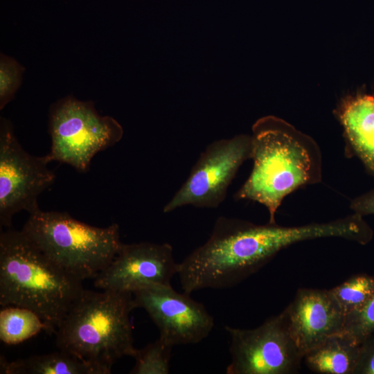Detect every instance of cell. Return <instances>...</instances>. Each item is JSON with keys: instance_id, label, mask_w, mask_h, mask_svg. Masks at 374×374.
<instances>
[{"instance_id": "7c38bea8", "label": "cell", "mask_w": 374, "mask_h": 374, "mask_svg": "<svg viewBox=\"0 0 374 374\" xmlns=\"http://www.w3.org/2000/svg\"><path fill=\"white\" fill-rule=\"evenodd\" d=\"M283 311L290 335L303 357L339 334L346 317L330 290L299 289Z\"/></svg>"}, {"instance_id": "9a60e30c", "label": "cell", "mask_w": 374, "mask_h": 374, "mask_svg": "<svg viewBox=\"0 0 374 374\" xmlns=\"http://www.w3.org/2000/svg\"><path fill=\"white\" fill-rule=\"evenodd\" d=\"M3 374H95L93 370L72 354L60 350L8 362L1 355Z\"/></svg>"}, {"instance_id": "9c48e42d", "label": "cell", "mask_w": 374, "mask_h": 374, "mask_svg": "<svg viewBox=\"0 0 374 374\" xmlns=\"http://www.w3.org/2000/svg\"><path fill=\"white\" fill-rule=\"evenodd\" d=\"M251 135L239 134L215 141L201 153L188 177L163 208L164 213L191 205L217 208L240 167L251 159Z\"/></svg>"}, {"instance_id": "7402d4cb", "label": "cell", "mask_w": 374, "mask_h": 374, "mask_svg": "<svg viewBox=\"0 0 374 374\" xmlns=\"http://www.w3.org/2000/svg\"><path fill=\"white\" fill-rule=\"evenodd\" d=\"M350 208L353 213L362 216L374 215V189L353 198Z\"/></svg>"}, {"instance_id": "ac0fdd59", "label": "cell", "mask_w": 374, "mask_h": 374, "mask_svg": "<svg viewBox=\"0 0 374 374\" xmlns=\"http://www.w3.org/2000/svg\"><path fill=\"white\" fill-rule=\"evenodd\" d=\"M173 345L159 337L144 348L136 349L132 374H168Z\"/></svg>"}, {"instance_id": "30bf717a", "label": "cell", "mask_w": 374, "mask_h": 374, "mask_svg": "<svg viewBox=\"0 0 374 374\" xmlns=\"http://www.w3.org/2000/svg\"><path fill=\"white\" fill-rule=\"evenodd\" d=\"M132 294L135 308L144 309L159 337L173 346L197 344L213 328L214 319L204 305L171 285H150Z\"/></svg>"}, {"instance_id": "7a4b0ae2", "label": "cell", "mask_w": 374, "mask_h": 374, "mask_svg": "<svg viewBox=\"0 0 374 374\" xmlns=\"http://www.w3.org/2000/svg\"><path fill=\"white\" fill-rule=\"evenodd\" d=\"M251 137L253 168L235 199L261 204L268 211L269 223L275 224L287 195L321 181V151L310 136L272 115L255 122Z\"/></svg>"}, {"instance_id": "5b68a950", "label": "cell", "mask_w": 374, "mask_h": 374, "mask_svg": "<svg viewBox=\"0 0 374 374\" xmlns=\"http://www.w3.org/2000/svg\"><path fill=\"white\" fill-rule=\"evenodd\" d=\"M21 230L51 260L82 281L95 278L123 244L117 224L97 227L65 212L40 208L30 213Z\"/></svg>"}, {"instance_id": "8992f818", "label": "cell", "mask_w": 374, "mask_h": 374, "mask_svg": "<svg viewBox=\"0 0 374 374\" xmlns=\"http://www.w3.org/2000/svg\"><path fill=\"white\" fill-rule=\"evenodd\" d=\"M49 133L51 146L45 155L48 161L85 172L96 154L121 141L123 129L113 117L100 115L92 102L69 96L51 109Z\"/></svg>"}, {"instance_id": "277c9868", "label": "cell", "mask_w": 374, "mask_h": 374, "mask_svg": "<svg viewBox=\"0 0 374 374\" xmlns=\"http://www.w3.org/2000/svg\"><path fill=\"white\" fill-rule=\"evenodd\" d=\"M136 308L131 292L83 289L57 327L58 348L88 364L95 374H109L124 356L133 357L130 314Z\"/></svg>"}, {"instance_id": "d6986e66", "label": "cell", "mask_w": 374, "mask_h": 374, "mask_svg": "<svg viewBox=\"0 0 374 374\" xmlns=\"http://www.w3.org/2000/svg\"><path fill=\"white\" fill-rule=\"evenodd\" d=\"M374 332V294L359 309L346 315L339 335L358 344Z\"/></svg>"}, {"instance_id": "6da1fadb", "label": "cell", "mask_w": 374, "mask_h": 374, "mask_svg": "<svg viewBox=\"0 0 374 374\" xmlns=\"http://www.w3.org/2000/svg\"><path fill=\"white\" fill-rule=\"evenodd\" d=\"M350 232L345 217L285 226L220 217L208 240L179 263L180 285L188 294L206 288L231 287L292 244L318 238L346 239Z\"/></svg>"}, {"instance_id": "8fae6325", "label": "cell", "mask_w": 374, "mask_h": 374, "mask_svg": "<svg viewBox=\"0 0 374 374\" xmlns=\"http://www.w3.org/2000/svg\"><path fill=\"white\" fill-rule=\"evenodd\" d=\"M179 263L168 243L122 244L110 264L95 278L102 290L133 293L150 285H171Z\"/></svg>"}, {"instance_id": "44dd1931", "label": "cell", "mask_w": 374, "mask_h": 374, "mask_svg": "<svg viewBox=\"0 0 374 374\" xmlns=\"http://www.w3.org/2000/svg\"><path fill=\"white\" fill-rule=\"evenodd\" d=\"M354 374H374V332L360 344L359 355Z\"/></svg>"}, {"instance_id": "4fadbf2b", "label": "cell", "mask_w": 374, "mask_h": 374, "mask_svg": "<svg viewBox=\"0 0 374 374\" xmlns=\"http://www.w3.org/2000/svg\"><path fill=\"white\" fill-rule=\"evenodd\" d=\"M336 115L343 128L345 155L358 159L374 179V97H347L339 105Z\"/></svg>"}, {"instance_id": "ba28073f", "label": "cell", "mask_w": 374, "mask_h": 374, "mask_svg": "<svg viewBox=\"0 0 374 374\" xmlns=\"http://www.w3.org/2000/svg\"><path fill=\"white\" fill-rule=\"evenodd\" d=\"M230 337L227 374H292L303 357L292 340L284 311L253 329L226 326Z\"/></svg>"}, {"instance_id": "5bb4252c", "label": "cell", "mask_w": 374, "mask_h": 374, "mask_svg": "<svg viewBox=\"0 0 374 374\" xmlns=\"http://www.w3.org/2000/svg\"><path fill=\"white\" fill-rule=\"evenodd\" d=\"M360 344L341 335L328 338L303 357L312 371L321 374H354Z\"/></svg>"}, {"instance_id": "ffe728a7", "label": "cell", "mask_w": 374, "mask_h": 374, "mask_svg": "<svg viewBox=\"0 0 374 374\" xmlns=\"http://www.w3.org/2000/svg\"><path fill=\"white\" fill-rule=\"evenodd\" d=\"M24 68L15 59L0 54V109L14 98L19 89Z\"/></svg>"}, {"instance_id": "3957f363", "label": "cell", "mask_w": 374, "mask_h": 374, "mask_svg": "<svg viewBox=\"0 0 374 374\" xmlns=\"http://www.w3.org/2000/svg\"><path fill=\"white\" fill-rule=\"evenodd\" d=\"M83 289L82 280L51 260L22 230L1 231V305L33 310L55 333Z\"/></svg>"}, {"instance_id": "e0dca14e", "label": "cell", "mask_w": 374, "mask_h": 374, "mask_svg": "<svg viewBox=\"0 0 374 374\" xmlns=\"http://www.w3.org/2000/svg\"><path fill=\"white\" fill-rule=\"evenodd\" d=\"M330 290L346 315L360 308L374 294V276L355 275Z\"/></svg>"}, {"instance_id": "2e32d148", "label": "cell", "mask_w": 374, "mask_h": 374, "mask_svg": "<svg viewBox=\"0 0 374 374\" xmlns=\"http://www.w3.org/2000/svg\"><path fill=\"white\" fill-rule=\"evenodd\" d=\"M42 330L50 333L47 325L31 310L8 305L0 311V339L6 344H20Z\"/></svg>"}, {"instance_id": "52a82bcc", "label": "cell", "mask_w": 374, "mask_h": 374, "mask_svg": "<svg viewBox=\"0 0 374 374\" xmlns=\"http://www.w3.org/2000/svg\"><path fill=\"white\" fill-rule=\"evenodd\" d=\"M46 157L26 152L8 119H0V226L10 228L13 216L39 209V195L55 181Z\"/></svg>"}]
</instances>
